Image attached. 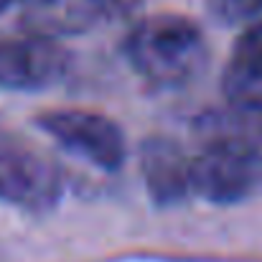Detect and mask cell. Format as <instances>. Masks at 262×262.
Segmentation results:
<instances>
[{
  "label": "cell",
  "mask_w": 262,
  "mask_h": 262,
  "mask_svg": "<svg viewBox=\"0 0 262 262\" xmlns=\"http://www.w3.org/2000/svg\"><path fill=\"white\" fill-rule=\"evenodd\" d=\"M133 69L156 87H181L204 72L209 46L201 28L173 13L140 20L125 38Z\"/></svg>",
  "instance_id": "1"
},
{
  "label": "cell",
  "mask_w": 262,
  "mask_h": 262,
  "mask_svg": "<svg viewBox=\"0 0 262 262\" xmlns=\"http://www.w3.org/2000/svg\"><path fill=\"white\" fill-rule=\"evenodd\" d=\"M59 168L26 138L0 127V199L28 211L51 209L61 199Z\"/></svg>",
  "instance_id": "2"
},
{
  "label": "cell",
  "mask_w": 262,
  "mask_h": 262,
  "mask_svg": "<svg viewBox=\"0 0 262 262\" xmlns=\"http://www.w3.org/2000/svg\"><path fill=\"white\" fill-rule=\"evenodd\" d=\"M38 127L102 171H117L125 163V135L104 115L89 110H51L38 117Z\"/></svg>",
  "instance_id": "3"
},
{
  "label": "cell",
  "mask_w": 262,
  "mask_h": 262,
  "mask_svg": "<svg viewBox=\"0 0 262 262\" xmlns=\"http://www.w3.org/2000/svg\"><path fill=\"white\" fill-rule=\"evenodd\" d=\"M262 188L260 156L201 148L191 158V193L211 204H234Z\"/></svg>",
  "instance_id": "4"
},
{
  "label": "cell",
  "mask_w": 262,
  "mask_h": 262,
  "mask_svg": "<svg viewBox=\"0 0 262 262\" xmlns=\"http://www.w3.org/2000/svg\"><path fill=\"white\" fill-rule=\"evenodd\" d=\"M69 69V54L49 38L23 36L0 41V87L43 89Z\"/></svg>",
  "instance_id": "5"
},
{
  "label": "cell",
  "mask_w": 262,
  "mask_h": 262,
  "mask_svg": "<svg viewBox=\"0 0 262 262\" xmlns=\"http://www.w3.org/2000/svg\"><path fill=\"white\" fill-rule=\"evenodd\" d=\"M193 138L201 148L262 153V99H234L222 110H209L193 120Z\"/></svg>",
  "instance_id": "6"
},
{
  "label": "cell",
  "mask_w": 262,
  "mask_h": 262,
  "mask_svg": "<svg viewBox=\"0 0 262 262\" xmlns=\"http://www.w3.org/2000/svg\"><path fill=\"white\" fill-rule=\"evenodd\" d=\"M20 23L26 36L56 41L87 33L107 23V18L97 0H23Z\"/></svg>",
  "instance_id": "7"
},
{
  "label": "cell",
  "mask_w": 262,
  "mask_h": 262,
  "mask_svg": "<svg viewBox=\"0 0 262 262\" xmlns=\"http://www.w3.org/2000/svg\"><path fill=\"white\" fill-rule=\"evenodd\" d=\"M140 171L158 204H176L191 193V158L171 138L153 135L140 145Z\"/></svg>",
  "instance_id": "8"
},
{
  "label": "cell",
  "mask_w": 262,
  "mask_h": 262,
  "mask_svg": "<svg viewBox=\"0 0 262 262\" xmlns=\"http://www.w3.org/2000/svg\"><path fill=\"white\" fill-rule=\"evenodd\" d=\"M262 84V18L247 26L237 38L224 69V92L229 102L255 99V89Z\"/></svg>",
  "instance_id": "9"
},
{
  "label": "cell",
  "mask_w": 262,
  "mask_h": 262,
  "mask_svg": "<svg viewBox=\"0 0 262 262\" xmlns=\"http://www.w3.org/2000/svg\"><path fill=\"white\" fill-rule=\"evenodd\" d=\"M211 18L224 26H252L262 18V0H204Z\"/></svg>",
  "instance_id": "10"
},
{
  "label": "cell",
  "mask_w": 262,
  "mask_h": 262,
  "mask_svg": "<svg viewBox=\"0 0 262 262\" xmlns=\"http://www.w3.org/2000/svg\"><path fill=\"white\" fill-rule=\"evenodd\" d=\"M104 10V18L107 20H120V18H127L133 15L143 0H97Z\"/></svg>",
  "instance_id": "11"
},
{
  "label": "cell",
  "mask_w": 262,
  "mask_h": 262,
  "mask_svg": "<svg viewBox=\"0 0 262 262\" xmlns=\"http://www.w3.org/2000/svg\"><path fill=\"white\" fill-rule=\"evenodd\" d=\"M18 3H23V0H0V13H5L8 8H13V5H18Z\"/></svg>",
  "instance_id": "12"
},
{
  "label": "cell",
  "mask_w": 262,
  "mask_h": 262,
  "mask_svg": "<svg viewBox=\"0 0 262 262\" xmlns=\"http://www.w3.org/2000/svg\"><path fill=\"white\" fill-rule=\"evenodd\" d=\"M260 168H262V153H260Z\"/></svg>",
  "instance_id": "13"
}]
</instances>
